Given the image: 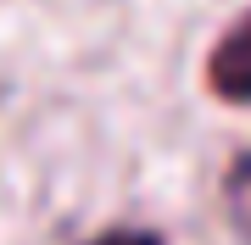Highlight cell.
I'll return each instance as SVG.
<instances>
[{"label": "cell", "instance_id": "2", "mask_svg": "<svg viewBox=\"0 0 251 245\" xmlns=\"http://www.w3.org/2000/svg\"><path fill=\"white\" fill-rule=\"evenodd\" d=\"M224 200H229V223L240 228V240L251 245V151L229 167V184H224Z\"/></svg>", "mask_w": 251, "mask_h": 245}, {"label": "cell", "instance_id": "3", "mask_svg": "<svg viewBox=\"0 0 251 245\" xmlns=\"http://www.w3.org/2000/svg\"><path fill=\"white\" fill-rule=\"evenodd\" d=\"M90 245H162V240L156 234H140V228H117V234H100Z\"/></svg>", "mask_w": 251, "mask_h": 245}, {"label": "cell", "instance_id": "1", "mask_svg": "<svg viewBox=\"0 0 251 245\" xmlns=\"http://www.w3.org/2000/svg\"><path fill=\"white\" fill-rule=\"evenodd\" d=\"M206 84L229 106H251V11L212 45V56H206Z\"/></svg>", "mask_w": 251, "mask_h": 245}]
</instances>
